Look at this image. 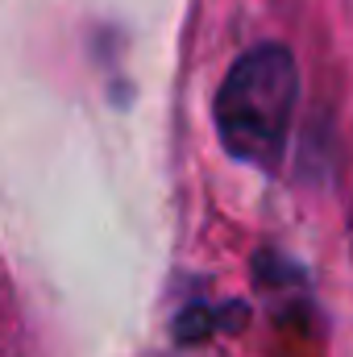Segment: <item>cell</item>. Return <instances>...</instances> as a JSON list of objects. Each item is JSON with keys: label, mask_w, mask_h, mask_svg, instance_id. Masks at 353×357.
Instances as JSON below:
<instances>
[{"label": "cell", "mask_w": 353, "mask_h": 357, "mask_svg": "<svg viewBox=\"0 0 353 357\" xmlns=\"http://www.w3.org/2000/svg\"><path fill=\"white\" fill-rule=\"evenodd\" d=\"M299 75L283 46H258L225 75L216 96V129L233 158L270 167L291 133Z\"/></svg>", "instance_id": "1"}]
</instances>
